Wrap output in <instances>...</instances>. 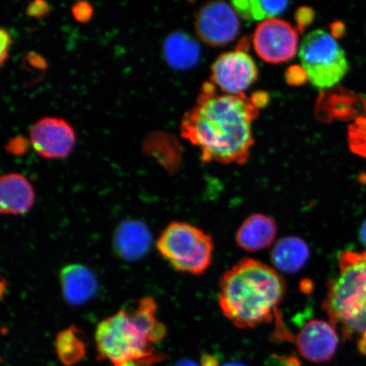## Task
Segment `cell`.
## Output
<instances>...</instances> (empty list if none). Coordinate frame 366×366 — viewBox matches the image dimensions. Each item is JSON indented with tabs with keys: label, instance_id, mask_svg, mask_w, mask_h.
I'll return each mask as SVG.
<instances>
[{
	"label": "cell",
	"instance_id": "10",
	"mask_svg": "<svg viewBox=\"0 0 366 366\" xmlns=\"http://www.w3.org/2000/svg\"><path fill=\"white\" fill-rule=\"evenodd\" d=\"M36 152L46 159H63L71 153L76 144L74 130L63 119L44 117L30 131Z\"/></svg>",
	"mask_w": 366,
	"mask_h": 366
},
{
	"label": "cell",
	"instance_id": "16",
	"mask_svg": "<svg viewBox=\"0 0 366 366\" xmlns=\"http://www.w3.org/2000/svg\"><path fill=\"white\" fill-rule=\"evenodd\" d=\"M310 256L306 242L297 237H287L279 240L272 252V262L278 271L287 274L300 272Z\"/></svg>",
	"mask_w": 366,
	"mask_h": 366
},
{
	"label": "cell",
	"instance_id": "4",
	"mask_svg": "<svg viewBox=\"0 0 366 366\" xmlns=\"http://www.w3.org/2000/svg\"><path fill=\"white\" fill-rule=\"evenodd\" d=\"M338 264L323 306L333 326L366 355V251L342 252Z\"/></svg>",
	"mask_w": 366,
	"mask_h": 366
},
{
	"label": "cell",
	"instance_id": "20",
	"mask_svg": "<svg viewBox=\"0 0 366 366\" xmlns=\"http://www.w3.org/2000/svg\"><path fill=\"white\" fill-rule=\"evenodd\" d=\"M349 144L352 151L366 159V117H360L350 127Z\"/></svg>",
	"mask_w": 366,
	"mask_h": 366
},
{
	"label": "cell",
	"instance_id": "18",
	"mask_svg": "<svg viewBox=\"0 0 366 366\" xmlns=\"http://www.w3.org/2000/svg\"><path fill=\"white\" fill-rule=\"evenodd\" d=\"M287 1H260V0H236L232 4L237 15L249 21L273 19L285 11Z\"/></svg>",
	"mask_w": 366,
	"mask_h": 366
},
{
	"label": "cell",
	"instance_id": "17",
	"mask_svg": "<svg viewBox=\"0 0 366 366\" xmlns=\"http://www.w3.org/2000/svg\"><path fill=\"white\" fill-rule=\"evenodd\" d=\"M164 56L172 68L187 70L199 61L201 50L198 43L182 31L169 35L164 43Z\"/></svg>",
	"mask_w": 366,
	"mask_h": 366
},
{
	"label": "cell",
	"instance_id": "12",
	"mask_svg": "<svg viewBox=\"0 0 366 366\" xmlns=\"http://www.w3.org/2000/svg\"><path fill=\"white\" fill-rule=\"evenodd\" d=\"M35 202V192L26 177L17 173L4 175L0 180V212L4 214L29 212Z\"/></svg>",
	"mask_w": 366,
	"mask_h": 366
},
{
	"label": "cell",
	"instance_id": "22",
	"mask_svg": "<svg viewBox=\"0 0 366 366\" xmlns=\"http://www.w3.org/2000/svg\"><path fill=\"white\" fill-rule=\"evenodd\" d=\"M1 63L3 64L8 56L9 49L11 44L10 35L4 29L1 30Z\"/></svg>",
	"mask_w": 366,
	"mask_h": 366
},
{
	"label": "cell",
	"instance_id": "3",
	"mask_svg": "<svg viewBox=\"0 0 366 366\" xmlns=\"http://www.w3.org/2000/svg\"><path fill=\"white\" fill-rule=\"evenodd\" d=\"M157 314V302L147 297L102 320L95 333L100 358L114 366L149 360L153 355L151 343L163 340L167 334Z\"/></svg>",
	"mask_w": 366,
	"mask_h": 366
},
{
	"label": "cell",
	"instance_id": "26",
	"mask_svg": "<svg viewBox=\"0 0 366 366\" xmlns=\"http://www.w3.org/2000/svg\"><path fill=\"white\" fill-rule=\"evenodd\" d=\"M227 366H242V365H227Z\"/></svg>",
	"mask_w": 366,
	"mask_h": 366
},
{
	"label": "cell",
	"instance_id": "11",
	"mask_svg": "<svg viewBox=\"0 0 366 366\" xmlns=\"http://www.w3.org/2000/svg\"><path fill=\"white\" fill-rule=\"evenodd\" d=\"M337 329L323 320H311L301 328L295 340L297 351L305 360L325 363L335 355L338 347Z\"/></svg>",
	"mask_w": 366,
	"mask_h": 366
},
{
	"label": "cell",
	"instance_id": "21",
	"mask_svg": "<svg viewBox=\"0 0 366 366\" xmlns=\"http://www.w3.org/2000/svg\"><path fill=\"white\" fill-rule=\"evenodd\" d=\"M73 12H74V15L77 19L79 21H85L89 19L92 15V9L89 6L88 4L79 3L76 4Z\"/></svg>",
	"mask_w": 366,
	"mask_h": 366
},
{
	"label": "cell",
	"instance_id": "19",
	"mask_svg": "<svg viewBox=\"0 0 366 366\" xmlns=\"http://www.w3.org/2000/svg\"><path fill=\"white\" fill-rule=\"evenodd\" d=\"M80 332L79 329L71 327L58 334L56 351L59 360L66 366H73L79 363L85 356V343Z\"/></svg>",
	"mask_w": 366,
	"mask_h": 366
},
{
	"label": "cell",
	"instance_id": "9",
	"mask_svg": "<svg viewBox=\"0 0 366 366\" xmlns=\"http://www.w3.org/2000/svg\"><path fill=\"white\" fill-rule=\"evenodd\" d=\"M195 29L199 38L204 43L212 46L225 45L239 35V15L234 8L227 3H208L197 15Z\"/></svg>",
	"mask_w": 366,
	"mask_h": 366
},
{
	"label": "cell",
	"instance_id": "14",
	"mask_svg": "<svg viewBox=\"0 0 366 366\" xmlns=\"http://www.w3.org/2000/svg\"><path fill=\"white\" fill-rule=\"evenodd\" d=\"M62 294L69 304H85L98 290V281L93 272L82 264H69L61 272Z\"/></svg>",
	"mask_w": 366,
	"mask_h": 366
},
{
	"label": "cell",
	"instance_id": "23",
	"mask_svg": "<svg viewBox=\"0 0 366 366\" xmlns=\"http://www.w3.org/2000/svg\"><path fill=\"white\" fill-rule=\"evenodd\" d=\"M360 237L361 242L366 246V219L365 222L362 224V226L360 227Z\"/></svg>",
	"mask_w": 366,
	"mask_h": 366
},
{
	"label": "cell",
	"instance_id": "2",
	"mask_svg": "<svg viewBox=\"0 0 366 366\" xmlns=\"http://www.w3.org/2000/svg\"><path fill=\"white\" fill-rule=\"evenodd\" d=\"M286 292L276 269L253 259H244L224 273L218 301L225 317L246 329L272 322Z\"/></svg>",
	"mask_w": 366,
	"mask_h": 366
},
{
	"label": "cell",
	"instance_id": "25",
	"mask_svg": "<svg viewBox=\"0 0 366 366\" xmlns=\"http://www.w3.org/2000/svg\"><path fill=\"white\" fill-rule=\"evenodd\" d=\"M124 366H139L136 364L135 361H131V362H128Z\"/></svg>",
	"mask_w": 366,
	"mask_h": 366
},
{
	"label": "cell",
	"instance_id": "8",
	"mask_svg": "<svg viewBox=\"0 0 366 366\" xmlns=\"http://www.w3.org/2000/svg\"><path fill=\"white\" fill-rule=\"evenodd\" d=\"M258 67L244 50L221 54L212 66V81L227 94H244L257 80Z\"/></svg>",
	"mask_w": 366,
	"mask_h": 366
},
{
	"label": "cell",
	"instance_id": "24",
	"mask_svg": "<svg viewBox=\"0 0 366 366\" xmlns=\"http://www.w3.org/2000/svg\"><path fill=\"white\" fill-rule=\"evenodd\" d=\"M175 366H198L193 361L190 360H182L179 361Z\"/></svg>",
	"mask_w": 366,
	"mask_h": 366
},
{
	"label": "cell",
	"instance_id": "13",
	"mask_svg": "<svg viewBox=\"0 0 366 366\" xmlns=\"http://www.w3.org/2000/svg\"><path fill=\"white\" fill-rule=\"evenodd\" d=\"M277 233V226L273 218L264 214H254L239 227L236 242L244 251H260L273 244Z\"/></svg>",
	"mask_w": 366,
	"mask_h": 366
},
{
	"label": "cell",
	"instance_id": "6",
	"mask_svg": "<svg viewBox=\"0 0 366 366\" xmlns=\"http://www.w3.org/2000/svg\"><path fill=\"white\" fill-rule=\"evenodd\" d=\"M299 56L309 81L319 89L332 88L350 70L345 50L327 31L315 30L306 35Z\"/></svg>",
	"mask_w": 366,
	"mask_h": 366
},
{
	"label": "cell",
	"instance_id": "1",
	"mask_svg": "<svg viewBox=\"0 0 366 366\" xmlns=\"http://www.w3.org/2000/svg\"><path fill=\"white\" fill-rule=\"evenodd\" d=\"M258 114L253 99L218 94L212 84H205L183 117L182 135L199 149L204 162L242 164L254 144L252 124Z\"/></svg>",
	"mask_w": 366,
	"mask_h": 366
},
{
	"label": "cell",
	"instance_id": "7",
	"mask_svg": "<svg viewBox=\"0 0 366 366\" xmlns=\"http://www.w3.org/2000/svg\"><path fill=\"white\" fill-rule=\"evenodd\" d=\"M253 43L256 53L263 61L280 64L295 56L299 36L290 23L273 18L259 23Z\"/></svg>",
	"mask_w": 366,
	"mask_h": 366
},
{
	"label": "cell",
	"instance_id": "5",
	"mask_svg": "<svg viewBox=\"0 0 366 366\" xmlns=\"http://www.w3.org/2000/svg\"><path fill=\"white\" fill-rule=\"evenodd\" d=\"M157 249L162 257L178 272L199 276L212 263L214 242L209 236L192 224H169L160 234Z\"/></svg>",
	"mask_w": 366,
	"mask_h": 366
},
{
	"label": "cell",
	"instance_id": "15",
	"mask_svg": "<svg viewBox=\"0 0 366 366\" xmlns=\"http://www.w3.org/2000/svg\"><path fill=\"white\" fill-rule=\"evenodd\" d=\"M151 241L152 237L150 232L144 223L127 221L117 229L114 244L122 258L132 262L147 254Z\"/></svg>",
	"mask_w": 366,
	"mask_h": 366
}]
</instances>
